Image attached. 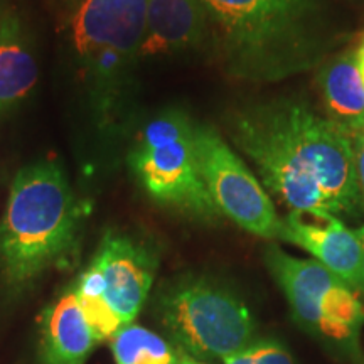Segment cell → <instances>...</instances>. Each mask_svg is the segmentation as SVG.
<instances>
[{"label": "cell", "mask_w": 364, "mask_h": 364, "mask_svg": "<svg viewBox=\"0 0 364 364\" xmlns=\"http://www.w3.org/2000/svg\"><path fill=\"white\" fill-rule=\"evenodd\" d=\"M317 85L331 120L349 134L364 130V81L356 51H346L322 63Z\"/></svg>", "instance_id": "cell-14"}, {"label": "cell", "mask_w": 364, "mask_h": 364, "mask_svg": "<svg viewBox=\"0 0 364 364\" xmlns=\"http://www.w3.org/2000/svg\"><path fill=\"white\" fill-rule=\"evenodd\" d=\"M363 324L364 304L361 294L343 280L336 282L321 302V326L317 336L334 344L356 349Z\"/></svg>", "instance_id": "cell-15"}, {"label": "cell", "mask_w": 364, "mask_h": 364, "mask_svg": "<svg viewBox=\"0 0 364 364\" xmlns=\"http://www.w3.org/2000/svg\"><path fill=\"white\" fill-rule=\"evenodd\" d=\"M93 263L102 272L105 299L118 321L122 326L134 322L156 280V250L129 235L108 233L102 240Z\"/></svg>", "instance_id": "cell-8"}, {"label": "cell", "mask_w": 364, "mask_h": 364, "mask_svg": "<svg viewBox=\"0 0 364 364\" xmlns=\"http://www.w3.org/2000/svg\"><path fill=\"white\" fill-rule=\"evenodd\" d=\"M356 56H358L359 71H361V76H363V81H364V46L363 44H359V49L356 51Z\"/></svg>", "instance_id": "cell-21"}, {"label": "cell", "mask_w": 364, "mask_h": 364, "mask_svg": "<svg viewBox=\"0 0 364 364\" xmlns=\"http://www.w3.org/2000/svg\"><path fill=\"white\" fill-rule=\"evenodd\" d=\"M361 44H363V46H364V34H363V36H361Z\"/></svg>", "instance_id": "cell-23"}, {"label": "cell", "mask_w": 364, "mask_h": 364, "mask_svg": "<svg viewBox=\"0 0 364 364\" xmlns=\"http://www.w3.org/2000/svg\"><path fill=\"white\" fill-rule=\"evenodd\" d=\"M83 218V204L58 162L22 167L0 221V275L9 289H26L68 262L78 245Z\"/></svg>", "instance_id": "cell-3"}, {"label": "cell", "mask_w": 364, "mask_h": 364, "mask_svg": "<svg viewBox=\"0 0 364 364\" xmlns=\"http://www.w3.org/2000/svg\"><path fill=\"white\" fill-rule=\"evenodd\" d=\"M150 0H81L71 46L102 129L117 125L132 90Z\"/></svg>", "instance_id": "cell-4"}, {"label": "cell", "mask_w": 364, "mask_h": 364, "mask_svg": "<svg viewBox=\"0 0 364 364\" xmlns=\"http://www.w3.org/2000/svg\"><path fill=\"white\" fill-rule=\"evenodd\" d=\"M196 124L181 108H166L136 134L127 154L132 174L152 201L193 220H221L196 154Z\"/></svg>", "instance_id": "cell-5"}, {"label": "cell", "mask_w": 364, "mask_h": 364, "mask_svg": "<svg viewBox=\"0 0 364 364\" xmlns=\"http://www.w3.org/2000/svg\"><path fill=\"white\" fill-rule=\"evenodd\" d=\"M97 344V336L73 289L44 311L41 317V364H85Z\"/></svg>", "instance_id": "cell-12"}, {"label": "cell", "mask_w": 364, "mask_h": 364, "mask_svg": "<svg viewBox=\"0 0 364 364\" xmlns=\"http://www.w3.org/2000/svg\"><path fill=\"white\" fill-rule=\"evenodd\" d=\"M39 70L24 27L16 14L0 17V118L17 112L33 95Z\"/></svg>", "instance_id": "cell-13"}, {"label": "cell", "mask_w": 364, "mask_h": 364, "mask_svg": "<svg viewBox=\"0 0 364 364\" xmlns=\"http://www.w3.org/2000/svg\"><path fill=\"white\" fill-rule=\"evenodd\" d=\"M228 73L273 83L324 63L318 0H199Z\"/></svg>", "instance_id": "cell-2"}, {"label": "cell", "mask_w": 364, "mask_h": 364, "mask_svg": "<svg viewBox=\"0 0 364 364\" xmlns=\"http://www.w3.org/2000/svg\"><path fill=\"white\" fill-rule=\"evenodd\" d=\"M211 41V27L199 0H150L140 58L201 49Z\"/></svg>", "instance_id": "cell-11"}, {"label": "cell", "mask_w": 364, "mask_h": 364, "mask_svg": "<svg viewBox=\"0 0 364 364\" xmlns=\"http://www.w3.org/2000/svg\"><path fill=\"white\" fill-rule=\"evenodd\" d=\"M176 364H204V363H201L199 359H196L193 356H189L188 353L176 349Z\"/></svg>", "instance_id": "cell-20"}, {"label": "cell", "mask_w": 364, "mask_h": 364, "mask_svg": "<svg viewBox=\"0 0 364 364\" xmlns=\"http://www.w3.org/2000/svg\"><path fill=\"white\" fill-rule=\"evenodd\" d=\"M110 344L117 364H176V348L134 322L122 326Z\"/></svg>", "instance_id": "cell-16"}, {"label": "cell", "mask_w": 364, "mask_h": 364, "mask_svg": "<svg viewBox=\"0 0 364 364\" xmlns=\"http://www.w3.org/2000/svg\"><path fill=\"white\" fill-rule=\"evenodd\" d=\"M156 312L176 349L199 361H223L257 341V322L247 304L206 275L169 282L157 295Z\"/></svg>", "instance_id": "cell-6"}, {"label": "cell", "mask_w": 364, "mask_h": 364, "mask_svg": "<svg viewBox=\"0 0 364 364\" xmlns=\"http://www.w3.org/2000/svg\"><path fill=\"white\" fill-rule=\"evenodd\" d=\"M73 292L76 294L81 311L97 336L98 343L112 339V336L122 327V322L118 321L115 312L112 311L105 299L102 272L93 262L81 273L78 282L73 287Z\"/></svg>", "instance_id": "cell-17"}, {"label": "cell", "mask_w": 364, "mask_h": 364, "mask_svg": "<svg viewBox=\"0 0 364 364\" xmlns=\"http://www.w3.org/2000/svg\"><path fill=\"white\" fill-rule=\"evenodd\" d=\"M223 364H294L284 346L275 341H255L243 351L223 359Z\"/></svg>", "instance_id": "cell-18"}, {"label": "cell", "mask_w": 364, "mask_h": 364, "mask_svg": "<svg viewBox=\"0 0 364 364\" xmlns=\"http://www.w3.org/2000/svg\"><path fill=\"white\" fill-rule=\"evenodd\" d=\"M228 134L290 213L361 216L353 135L299 100L231 113Z\"/></svg>", "instance_id": "cell-1"}, {"label": "cell", "mask_w": 364, "mask_h": 364, "mask_svg": "<svg viewBox=\"0 0 364 364\" xmlns=\"http://www.w3.org/2000/svg\"><path fill=\"white\" fill-rule=\"evenodd\" d=\"M356 231H358V236H359V240H361L363 250H364V225L359 226ZM363 295H364V265H363Z\"/></svg>", "instance_id": "cell-22"}, {"label": "cell", "mask_w": 364, "mask_h": 364, "mask_svg": "<svg viewBox=\"0 0 364 364\" xmlns=\"http://www.w3.org/2000/svg\"><path fill=\"white\" fill-rule=\"evenodd\" d=\"M282 241L306 250L314 260L363 295L364 250L356 230L334 215L289 213L282 218Z\"/></svg>", "instance_id": "cell-9"}, {"label": "cell", "mask_w": 364, "mask_h": 364, "mask_svg": "<svg viewBox=\"0 0 364 364\" xmlns=\"http://www.w3.org/2000/svg\"><path fill=\"white\" fill-rule=\"evenodd\" d=\"M196 154L221 216L255 236L282 240V218L252 169L213 125L196 124Z\"/></svg>", "instance_id": "cell-7"}, {"label": "cell", "mask_w": 364, "mask_h": 364, "mask_svg": "<svg viewBox=\"0 0 364 364\" xmlns=\"http://www.w3.org/2000/svg\"><path fill=\"white\" fill-rule=\"evenodd\" d=\"M351 135L354 147V162H356L359 201H361V211L364 215V130L354 132Z\"/></svg>", "instance_id": "cell-19"}, {"label": "cell", "mask_w": 364, "mask_h": 364, "mask_svg": "<svg viewBox=\"0 0 364 364\" xmlns=\"http://www.w3.org/2000/svg\"><path fill=\"white\" fill-rule=\"evenodd\" d=\"M265 263L273 280L284 292L297 324L309 334L317 336L321 326V302L339 277L317 260L297 258L270 243L265 250Z\"/></svg>", "instance_id": "cell-10"}]
</instances>
